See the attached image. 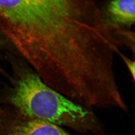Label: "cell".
Returning a JSON list of instances; mask_svg holds the SVG:
<instances>
[{
    "label": "cell",
    "mask_w": 135,
    "mask_h": 135,
    "mask_svg": "<svg viewBox=\"0 0 135 135\" xmlns=\"http://www.w3.org/2000/svg\"><path fill=\"white\" fill-rule=\"evenodd\" d=\"M13 75L2 97L4 105L23 116L82 132L99 134V121L83 106L49 86L24 61H11Z\"/></svg>",
    "instance_id": "6da1fadb"
},
{
    "label": "cell",
    "mask_w": 135,
    "mask_h": 135,
    "mask_svg": "<svg viewBox=\"0 0 135 135\" xmlns=\"http://www.w3.org/2000/svg\"><path fill=\"white\" fill-rule=\"evenodd\" d=\"M78 8V0H0V35L24 51L63 33Z\"/></svg>",
    "instance_id": "7a4b0ae2"
},
{
    "label": "cell",
    "mask_w": 135,
    "mask_h": 135,
    "mask_svg": "<svg viewBox=\"0 0 135 135\" xmlns=\"http://www.w3.org/2000/svg\"><path fill=\"white\" fill-rule=\"evenodd\" d=\"M0 134L2 135H72L59 126L23 116L1 104Z\"/></svg>",
    "instance_id": "3957f363"
},
{
    "label": "cell",
    "mask_w": 135,
    "mask_h": 135,
    "mask_svg": "<svg viewBox=\"0 0 135 135\" xmlns=\"http://www.w3.org/2000/svg\"><path fill=\"white\" fill-rule=\"evenodd\" d=\"M135 0H113L108 7V13L114 23L131 25L135 22Z\"/></svg>",
    "instance_id": "277c9868"
},
{
    "label": "cell",
    "mask_w": 135,
    "mask_h": 135,
    "mask_svg": "<svg viewBox=\"0 0 135 135\" xmlns=\"http://www.w3.org/2000/svg\"><path fill=\"white\" fill-rule=\"evenodd\" d=\"M119 56H120L124 63L126 66L128 68L129 72L130 73L132 79L133 80H135V62L134 61L131 60L129 58H127L124 54L121 52L119 54Z\"/></svg>",
    "instance_id": "5b68a950"
}]
</instances>
